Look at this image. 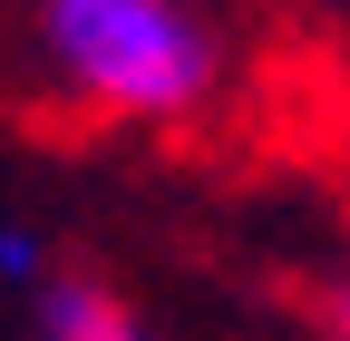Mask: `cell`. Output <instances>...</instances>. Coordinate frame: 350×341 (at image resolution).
Listing matches in <instances>:
<instances>
[{
  "label": "cell",
  "mask_w": 350,
  "mask_h": 341,
  "mask_svg": "<svg viewBox=\"0 0 350 341\" xmlns=\"http://www.w3.org/2000/svg\"><path fill=\"white\" fill-rule=\"evenodd\" d=\"M0 273H10V283H39V244L29 234H0Z\"/></svg>",
  "instance_id": "3957f363"
},
{
  "label": "cell",
  "mask_w": 350,
  "mask_h": 341,
  "mask_svg": "<svg viewBox=\"0 0 350 341\" xmlns=\"http://www.w3.org/2000/svg\"><path fill=\"white\" fill-rule=\"evenodd\" d=\"M49 59L117 117H185L214 78V39L185 0H49Z\"/></svg>",
  "instance_id": "6da1fadb"
},
{
  "label": "cell",
  "mask_w": 350,
  "mask_h": 341,
  "mask_svg": "<svg viewBox=\"0 0 350 341\" xmlns=\"http://www.w3.org/2000/svg\"><path fill=\"white\" fill-rule=\"evenodd\" d=\"M39 322H49V341H146V331H137V312L107 303L98 283H59L49 303H39Z\"/></svg>",
  "instance_id": "7a4b0ae2"
},
{
  "label": "cell",
  "mask_w": 350,
  "mask_h": 341,
  "mask_svg": "<svg viewBox=\"0 0 350 341\" xmlns=\"http://www.w3.org/2000/svg\"><path fill=\"white\" fill-rule=\"evenodd\" d=\"M331 331H340V341H350V273H340V283H331Z\"/></svg>",
  "instance_id": "277c9868"
}]
</instances>
